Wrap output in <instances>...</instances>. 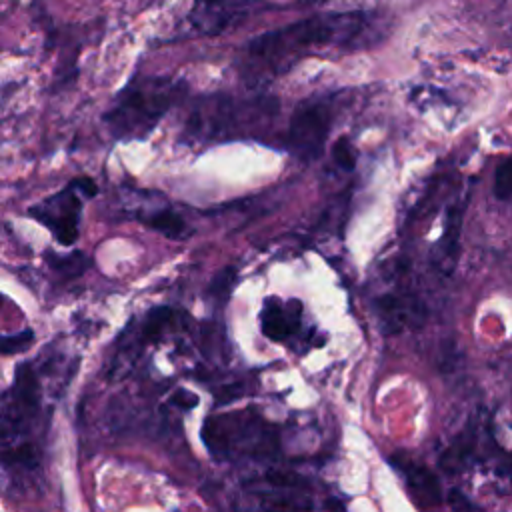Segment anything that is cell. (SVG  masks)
Instances as JSON below:
<instances>
[{
    "instance_id": "6da1fadb",
    "label": "cell",
    "mask_w": 512,
    "mask_h": 512,
    "mask_svg": "<svg viewBox=\"0 0 512 512\" xmlns=\"http://www.w3.org/2000/svg\"><path fill=\"white\" fill-rule=\"evenodd\" d=\"M380 28L378 14L366 10L310 16L250 40L240 58V72L246 82L262 84L314 52L362 48L376 40Z\"/></svg>"
},
{
    "instance_id": "7a4b0ae2",
    "label": "cell",
    "mask_w": 512,
    "mask_h": 512,
    "mask_svg": "<svg viewBox=\"0 0 512 512\" xmlns=\"http://www.w3.org/2000/svg\"><path fill=\"white\" fill-rule=\"evenodd\" d=\"M50 386L34 360L16 366L0 396V472L12 490H34L42 482L44 448L52 406Z\"/></svg>"
},
{
    "instance_id": "3957f363",
    "label": "cell",
    "mask_w": 512,
    "mask_h": 512,
    "mask_svg": "<svg viewBox=\"0 0 512 512\" xmlns=\"http://www.w3.org/2000/svg\"><path fill=\"white\" fill-rule=\"evenodd\" d=\"M180 84L166 76H136L112 100L102 120L116 140L146 138L180 94Z\"/></svg>"
},
{
    "instance_id": "277c9868",
    "label": "cell",
    "mask_w": 512,
    "mask_h": 512,
    "mask_svg": "<svg viewBox=\"0 0 512 512\" xmlns=\"http://www.w3.org/2000/svg\"><path fill=\"white\" fill-rule=\"evenodd\" d=\"M96 192L98 186L92 178L76 176L58 192L30 206L28 214L46 226L58 244L70 246L80 234L84 202L94 198Z\"/></svg>"
},
{
    "instance_id": "5b68a950",
    "label": "cell",
    "mask_w": 512,
    "mask_h": 512,
    "mask_svg": "<svg viewBox=\"0 0 512 512\" xmlns=\"http://www.w3.org/2000/svg\"><path fill=\"white\" fill-rule=\"evenodd\" d=\"M330 120H332V110L328 102L308 100L300 104L292 116L290 130H288V140L292 150L300 158H316L326 142Z\"/></svg>"
},
{
    "instance_id": "8992f818",
    "label": "cell",
    "mask_w": 512,
    "mask_h": 512,
    "mask_svg": "<svg viewBox=\"0 0 512 512\" xmlns=\"http://www.w3.org/2000/svg\"><path fill=\"white\" fill-rule=\"evenodd\" d=\"M124 210L130 218L138 220L146 228L160 232L166 238L180 240L190 232L184 218L176 210H172L156 192L126 190Z\"/></svg>"
},
{
    "instance_id": "52a82bcc",
    "label": "cell",
    "mask_w": 512,
    "mask_h": 512,
    "mask_svg": "<svg viewBox=\"0 0 512 512\" xmlns=\"http://www.w3.org/2000/svg\"><path fill=\"white\" fill-rule=\"evenodd\" d=\"M256 0H192L190 22L200 34H220L242 20Z\"/></svg>"
},
{
    "instance_id": "ba28073f",
    "label": "cell",
    "mask_w": 512,
    "mask_h": 512,
    "mask_svg": "<svg viewBox=\"0 0 512 512\" xmlns=\"http://www.w3.org/2000/svg\"><path fill=\"white\" fill-rule=\"evenodd\" d=\"M44 260H46V264H48L54 272H58V274H62V276H66V278H76V276H80V274L90 266V258H88L84 252L56 254V252L48 250V252L44 254Z\"/></svg>"
},
{
    "instance_id": "9c48e42d",
    "label": "cell",
    "mask_w": 512,
    "mask_h": 512,
    "mask_svg": "<svg viewBox=\"0 0 512 512\" xmlns=\"http://www.w3.org/2000/svg\"><path fill=\"white\" fill-rule=\"evenodd\" d=\"M262 330H264V334L268 338L280 340V338L290 334L292 326H290L288 316H286V312L282 308H278L274 304H268L264 314H262Z\"/></svg>"
},
{
    "instance_id": "30bf717a",
    "label": "cell",
    "mask_w": 512,
    "mask_h": 512,
    "mask_svg": "<svg viewBox=\"0 0 512 512\" xmlns=\"http://www.w3.org/2000/svg\"><path fill=\"white\" fill-rule=\"evenodd\" d=\"M34 342V330L32 328H24L16 334H8V336H0V354H20L26 352Z\"/></svg>"
},
{
    "instance_id": "8fae6325",
    "label": "cell",
    "mask_w": 512,
    "mask_h": 512,
    "mask_svg": "<svg viewBox=\"0 0 512 512\" xmlns=\"http://www.w3.org/2000/svg\"><path fill=\"white\" fill-rule=\"evenodd\" d=\"M494 194L498 198H510L512 196V154L500 162L494 176Z\"/></svg>"
},
{
    "instance_id": "7c38bea8",
    "label": "cell",
    "mask_w": 512,
    "mask_h": 512,
    "mask_svg": "<svg viewBox=\"0 0 512 512\" xmlns=\"http://www.w3.org/2000/svg\"><path fill=\"white\" fill-rule=\"evenodd\" d=\"M332 158L342 170H352L356 164V154L346 138L336 140V144L332 146Z\"/></svg>"
},
{
    "instance_id": "4fadbf2b",
    "label": "cell",
    "mask_w": 512,
    "mask_h": 512,
    "mask_svg": "<svg viewBox=\"0 0 512 512\" xmlns=\"http://www.w3.org/2000/svg\"><path fill=\"white\" fill-rule=\"evenodd\" d=\"M0 336H2V334H0Z\"/></svg>"
}]
</instances>
